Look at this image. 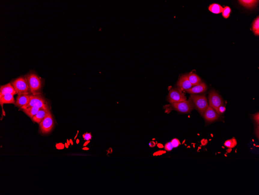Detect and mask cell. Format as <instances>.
<instances>
[{
  "instance_id": "1",
  "label": "cell",
  "mask_w": 259,
  "mask_h": 195,
  "mask_svg": "<svg viewBox=\"0 0 259 195\" xmlns=\"http://www.w3.org/2000/svg\"><path fill=\"white\" fill-rule=\"evenodd\" d=\"M31 93L33 95H42L43 81L34 72L31 71L25 75Z\"/></svg>"
},
{
  "instance_id": "2",
  "label": "cell",
  "mask_w": 259,
  "mask_h": 195,
  "mask_svg": "<svg viewBox=\"0 0 259 195\" xmlns=\"http://www.w3.org/2000/svg\"><path fill=\"white\" fill-rule=\"evenodd\" d=\"M10 83L18 95L32 94L27 79L25 76H21L13 80Z\"/></svg>"
},
{
  "instance_id": "3",
  "label": "cell",
  "mask_w": 259,
  "mask_h": 195,
  "mask_svg": "<svg viewBox=\"0 0 259 195\" xmlns=\"http://www.w3.org/2000/svg\"><path fill=\"white\" fill-rule=\"evenodd\" d=\"M190 99L201 115L203 117L204 112L209 105L206 97L204 96L192 95Z\"/></svg>"
},
{
  "instance_id": "4",
  "label": "cell",
  "mask_w": 259,
  "mask_h": 195,
  "mask_svg": "<svg viewBox=\"0 0 259 195\" xmlns=\"http://www.w3.org/2000/svg\"><path fill=\"white\" fill-rule=\"evenodd\" d=\"M34 105L38 107L40 109H47L49 108L48 103L42 95H33L32 94L30 96V101L29 103L21 109H26Z\"/></svg>"
},
{
  "instance_id": "5",
  "label": "cell",
  "mask_w": 259,
  "mask_h": 195,
  "mask_svg": "<svg viewBox=\"0 0 259 195\" xmlns=\"http://www.w3.org/2000/svg\"><path fill=\"white\" fill-rule=\"evenodd\" d=\"M54 125V121L50 111L39 124L40 133L47 134L51 131Z\"/></svg>"
},
{
  "instance_id": "6",
  "label": "cell",
  "mask_w": 259,
  "mask_h": 195,
  "mask_svg": "<svg viewBox=\"0 0 259 195\" xmlns=\"http://www.w3.org/2000/svg\"><path fill=\"white\" fill-rule=\"evenodd\" d=\"M209 105L217 113L218 108L224 105V101L221 96L215 91L212 90L208 93Z\"/></svg>"
},
{
  "instance_id": "7",
  "label": "cell",
  "mask_w": 259,
  "mask_h": 195,
  "mask_svg": "<svg viewBox=\"0 0 259 195\" xmlns=\"http://www.w3.org/2000/svg\"><path fill=\"white\" fill-rule=\"evenodd\" d=\"M173 109L177 112L184 113H190L194 108V105L191 100L172 103Z\"/></svg>"
},
{
  "instance_id": "8",
  "label": "cell",
  "mask_w": 259,
  "mask_h": 195,
  "mask_svg": "<svg viewBox=\"0 0 259 195\" xmlns=\"http://www.w3.org/2000/svg\"><path fill=\"white\" fill-rule=\"evenodd\" d=\"M167 99L171 104L187 101L186 97L180 89H172L169 91Z\"/></svg>"
},
{
  "instance_id": "9",
  "label": "cell",
  "mask_w": 259,
  "mask_h": 195,
  "mask_svg": "<svg viewBox=\"0 0 259 195\" xmlns=\"http://www.w3.org/2000/svg\"><path fill=\"white\" fill-rule=\"evenodd\" d=\"M203 117L207 122H212L218 119L220 115L209 105L204 112Z\"/></svg>"
},
{
  "instance_id": "10",
  "label": "cell",
  "mask_w": 259,
  "mask_h": 195,
  "mask_svg": "<svg viewBox=\"0 0 259 195\" xmlns=\"http://www.w3.org/2000/svg\"><path fill=\"white\" fill-rule=\"evenodd\" d=\"M180 90H186L193 86L188 78V74L183 75L180 77L177 83Z\"/></svg>"
},
{
  "instance_id": "11",
  "label": "cell",
  "mask_w": 259,
  "mask_h": 195,
  "mask_svg": "<svg viewBox=\"0 0 259 195\" xmlns=\"http://www.w3.org/2000/svg\"><path fill=\"white\" fill-rule=\"evenodd\" d=\"M31 95H18L14 104L16 107L21 109L29 103L30 101Z\"/></svg>"
},
{
  "instance_id": "12",
  "label": "cell",
  "mask_w": 259,
  "mask_h": 195,
  "mask_svg": "<svg viewBox=\"0 0 259 195\" xmlns=\"http://www.w3.org/2000/svg\"><path fill=\"white\" fill-rule=\"evenodd\" d=\"M207 89V86L205 83L201 82L196 86H193L188 90H185L187 93L191 94H196L205 92Z\"/></svg>"
},
{
  "instance_id": "13",
  "label": "cell",
  "mask_w": 259,
  "mask_h": 195,
  "mask_svg": "<svg viewBox=\"0 0 259 195\" xmlns=\"http://www.w3.org/2000/svg\"><path fill=\"white\" fill-rule=\"evenodd\" d=\"M49 108L48 109H40L36 114L33 117L32 121L34 122L40 124L50 111Z\"/></svg>"
},
{
  "instance_id": "14",
  "label": "cell",
  "mask_w": 259,
  "mask_h": 195,
  "mask_svg": "<svg viewBox=\"0 0 259 195\" xmlns=\"http://www.w3.org/2000/svg\"><path fill=\"white\" fill-rule=\"evenodd\" d=\"M13 95L11 94H6L3 96H0V103L2 109V114L5 115V112L3 109L4 104H15L16 101Z\"/></svg>"
},
{
  "instance_id": "15",
  "label": "cell",
  "mask_w": 259,
  "mask_h": 195,
  "mask_svg": "<svg viewBox=\"0 0 259 195\" xmlns=\"http://www.w3.org/2000/svg\"><path fill=\"white\" fill-rule=\"evenodd\" d=\"M6 94H11L13 95L17 94L15 90L11 83L2 85L0 87V96L5 95Z\"/></svg>"
},
{
  "instance_id": "16",
  "label": "cell",
  "mask_w": 259,
  "mask_h": 195,
  "mask_svg": "<svg viewBox=\"0 0 259 195\" xmlns=\"http://www.w3.org/2000/svg\"><path fill=\"white\" fill-rule=\"evenodd\" d=\"M40 109V108H38V107L34 105V106L27 108L26 109H22V110L32 120L33 117L37 114Z\"/></svg>"
},
{
  "instance_id": "17",
  "label": "cell",
  "mask_w": 259,
  "mask_h": 195,
  "mask_svg": "<svg viewBox=\"0 0 259 195\" xmlns=\"http://www.w3.org/2000/svg\"><path fill=\"white\" fill-rule=\"evenodd\" d=\"M188 78L193 86H196L201 83V80L200 77L193 72H191L188 74Z\"/></svg>"
},
{
  "instance_id": "18",
  "label": "cell",
  "mask_w": 259,
  "mask_h": 195,
  "mask_svg": "<svg viewBox=\"0 0 259 195\" xmlns=\"http://www.w3.org/2000/svg\"><path fill=\"white\" fill-rule=\"evenodd\" d=\"M239 1L242 6L248 8H251L254 7L259 1L256 0H240Z\"/></svg>"
},
{
  "instance_id": "19",
  "label": "cell",
  "mask_w": 259,
  "mask_h": 195,
  "mask_svg": "<svg viewBox=\"0 0 259 195\" xmlns=\"http://www.w3.org/2000/svg\"><path fill=\"white\" fill-rule=\"evenodd\" d=\"M209 10L212 13L218 14L222 12L223 8L218 4H213L209 6Z\"/></svg>"
},
{
  "instance_id": "20",
  "label": "cell",
  "mask_w": 259,
  "mask_h": 195,
  "mask_svg": "<svg viewBox=\"0 0 259 195\" xmlns=\"http://www.w3.org/2000/svg\"><path fill=\"white\" fill-rule=\"evenodd\" d=\"M237 145V141L235 137H233L231 139L227 140L224 143V145L227 148L232 149L234 148Z\"/></svg>"
},
{
  "instance_id": "21",
  "label": "cell",
  "mask_w": 259,
  "mask_h": 195,
  "mask_svg": "<svg viewBox=\"0 0 259 195\" xmlns=\"http://www.w3.org/2000/svg\"><path fill=\"white\" fill-rule=\"evenodd\" d=\"M252 30L256 36L259 35V17L256 18L253 22L252 25Z\"/></svg>"
},
{
  "instance_id": "22",
  "label": "cell",
  "mask_w": 259,
  "mask_h": 195,
  "mask_svg": "<svg viewBox=\"0 0 259 195\" xmlns=\"http://www.w3.org/2000/svg\"><path fill=\"white\" fill-rule=\"evenodd\" d=\"M231 12V9L229 7L226 6L223 8L222 14L223 17L225 18H229Z\"/></svg>"
},
{
  "instance_id": "23",
  "label": "cell",
  "mask_w": 259,
  "mask_h": 195,
  "mask_svg": "<svg viewBox=\"0 0 259 195\" xmlns=\"http://www.w3.org/2000/svg\"><path fill=\"white\" fill-rule=\"evenodd\" d=\"M171 142L172 145H173V148H174L178 147L179 146L181 145V143H180L179 140L177 138L173 139L171 141Z\"/></svg>"
},
{
  "instance_id": "24",
  "label": "cell",
  "mask_w": 259,
  "mask_h": 195,
  "mask_svg": "<svg viewBox=\"0 0 259 195\" xmlns=\"http://www.w3.org/2000/svg\"><path fill=\"white\" fill-rule=\"evenodd\" d=\"M173 148H173V146L172 145L171 141L166 143L164 146V149H165V150L169 152L172 151Z\"/></svg>"
},
{
  "instance_id": "25",
  "label": "cell",
  "mask_w": 259,
  "mask_h": 195,
  "mask_svg": "<svg viewBox=\"0 0 259 195\" xmlns=\"http://www.w3.org/2000/svg\"><path fill=\"white\" fill-rule=\"evenodd\" d=\"M82 136L84 140L85 141H90V140L92 139V136L91 133H85L83 134Z\"/></svg>"
},
{
  "instance_id": "26",
  "label": "cell",
  "mask_w": 259,
  "mask_h": 195,
  "mask_svg": "<svg viewBox=\"0 0 259 195\" xmlns=\"http://www.w3.org/2000/svg\"><path fill=\"white\" fill-rule=\"evenodd\" d=\"M225 110H226L225 107L224 106V105H221L218 108L217 113L220 115L223 114L225 112Z\"/></svg>"
},
{
  "instance_id": "27",
  "label": "cell",
  "mask_w": 259,
  "mask_h": 195,
  "mask_svg": "<svg viewBox=\"0 0 259 195\" xmlns=\"http://www.w3.org/2000/svg\"><path fill=\"white\" fill-rule=\"evenodd\" d=\"M253 119L255 122L256 124L259 125V112L255 113L253 115Z\"/></svg>"
},
{
  "instance_id": "28",
  "label": "cell",
  "mask_w": 259,
  "mask_h": 195,
  "mask_svg": "<svg viewBox=\"0 0 259 195\" xmlns=\"http://www.w3.org/2000/svg\"><path fill=\"white\" fill-rule=\"evenodd\" d=\"M65 145L62 143H59L56 144V148L57 149H63L65 148Z\"/></svg>"
},
{
  "instance_id": "29",
  "label": "cell",
  "mask_w": 259,
  "mask_h": 195,
  "mask_svg": "<svg viewBox=\"0 0 259 195\" xmlns=\"http://www.w3.org/2000/svg\"><path fill=\"white\" fill-rule=\"evenodd\" d=\"M259 125H257V126L255 128V134L256 136V137H257V139L259 140Z\"/></svg>"
},
{
  "instance_id": "30",
  "label": "cell",
  "mask_w": 259,
  "mask_h": 195,
  "mask_svg": "<svg viewBox=\"0 0 259 195\" xmlns=\"http://www.w3.org/2000/svg\"><path fill=\"white\" fill-rule=\"evenodd\" d=\"M90 141H86V142L84 143V144L83 146H86L88 144H89V143H90Z\"/></svg>"
},
{
  "instance_id": "31",
  "label": "cell",
  "mask_w": 259,
  "mask_h": 195,
  "mask_svg": "<svg viewBox=\"0 0 259 195\" xmlns=\"http://www.w3.org/2000/svg\"><path fill=\"white\" fill-rule=\"evenodd\" d=\"M82 149H83V150H89V149L87 147H84L82 148Z\"/></svg>"
},
{
  "instance_id": "32",
  "label": "cell",
  "mask_w": 259,
  "mask_h": 195,
  "mask_svg": "<svg viewBox=\"0 0 259 195\" xmlns=\"http://www.w3.org/2000/svg\"><path fill=\"white\" fill-rule=\"evenodd\" d=\"M65 147L67 148V149H68V148H69V145H68V144L67 143H65Z\"/></svg>"
},
{
  "instance_id": "33",
  "label": "cell",
  "mask_w": 259,
  "mask_h": 195,
  "mask_svg": "<svg viewBox=\"0 0 259 195\" xmlns=\"http://www.w3.org/2000/svg\"><path fill=\"white\" fill-rule=\"evenodd\" d=\"M69 142H70L71 144V145H73V142L72 140V139H70V140H69Z\"/></svg>"
},
{
  "instance_id": "34",
  "label": "cell",
  "mask_w": 259,
  "mask_h": 195,
  "mask_svg": "<svg viewBox=\"0 0 259 195\" xmlns=\"http://www.w3.org/2000/svg\"><path fill=\"white\" fill-rule=\"evenodd\" d=\"M67 143L68 144V145H69V146L70 145V142H69V141L68 139L67 140Z\"/></svg>"
},
{
  "instance_id": "35",
  "label": "cell",
  "mask_w": 259,
  "mask_h": 195,
  "mask_svg": "<svg viewBox=\"0 0 259 195\" xmlns=\"http://www.w3.org/2000/svg\"><path fill=\"white\" fill-rule=\"evenodd\" d=\"M79 143V140L77 139V140H76V143H77V144H78Z\"/></svg>"
},
{
  "instance_id": "36",
  "label": "cell",
  "mask_w": 259,
  "mask_h": 195,
  "mask_svg": "<svg viewBox=\"0 0 259 195\" xmlns=\"http://www.w3.org/2000/svg\"><path fill=\"white\" fill-rule=\"evenodd\" d=\"M78 132H77V135H76V136H75V139H76V137H77V135H78Z\"/></svg>"
},
{
  "instance_id": "37",
  "label": "cell",
  "mask_w": 259,
  "mask_h": 195,
  "mask_svg": "<svg viewBox=\"0 0 259 195\" xmlns=\"http://www.w3.org/2000/svg\"><path fill=\"white\" fill-rule=\"evenodd\" d=\"M259 146H256V147H259Z\"/></svg>"
}]
</instances>
